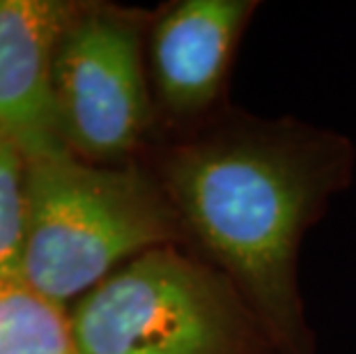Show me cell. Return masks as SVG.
<instances>
[{"instance_id":"obj_1","label":"cell","mask_w":356,"mask_h":354,"mask_svg":"<svg viewBox=\"0 0 356 354\" xmlns=\"http://www.w3.org/2000/svg\"><path fill=\"white\" fill-rule=\"evenodd\" d=\"M354 166L352 140L336 131L230 106L186 129L159 159L186 248L237 288L276 354H317L299 253L329 200L350 186Z\"/></svg>"},{"instance_id":"obj_2","label":"cell","mask_w":356,"mask_h":354,"mask_svg":"<svg viewBox=\"0 0 356 354\" xmlns=\"http://www.w3.org/2000/svg\"><path fill=\"white\" fill-rule=\"evenodd\" d=\"M21 281L65 306L159 246H186V232L156 172L140 163H88L60 152L26 166Z\"/></svg>"},{"instance_id":"obj_3","label":"cell","mask_w":356,"mask_h":354,"mask_svg":"<svg viewBox=\"0 0 356 354\" xmlns=\"http://www.w3.org/2000/svg\"><path fill=\"white\" fill-rule=\"evenodd\" d=\"M70 318L79 354H276L237 288L177 244L122 265Z\"/></svg>"},{"instance_id":"obj_4","label":"cell","mask_w":356,"mask_h":354,"mask_svg":"<svg viewBox=\"0 0 356 354\" xmlns=\"http://www.w3.org/2000/svg\"><path fill=\"white\" fill-rule=\"evenodd\" d=\"M149 17L79 3L53 60V97L67 150L88 163L131 161L152 124L145 63Z\"/></svg>"},{"instance_id":"obj_5","label":"cell","mask_w":356,"mask_h":354,"mask_svg":"<svg viewBox=\"0 0 356 354\" xmlns=\"http://www.w3.org/2000/svg\"><path fill=\"white\" fill-rule=\"evenodd\" d=\"M255 10V0H177L149 17V88L181 131L228 108L232 65Z\"/></svg>"},{"instance_id":"obj_6","label":"cell","mask_w":356,"mask_h":354,"mask_svg":"<svg viewBox=\"0 0 356 354\" xmlns=\"http://www.w3.org/2000/svg\"><path fill=\"white\" fill-rule=\"evenodd\" d=\"M79 3L0 0V136L26 161L70 152L60 136L53 60Z\"/></svg>"},{"instance_id":"obj_7","label":"cell","mask_w":356,"mask_h":354,"mask_svg":"<svg viewBox=\"0 0 356 354\" xmlns=\"http://www.w3.org/2000/svg\"><path fill=\"white\" fill-rule=\"evenodd\" d=\"M0 354H79L67 308L21 278H0Z\"/></svg>"},{"instance_id":"obj_8","label":"cell","mask_w":356,"mask_h":354,"mask_svg":"<svg viewBox=\"0 0 356 354\" xmlns=\"http://www.w3.org/2000/svg\"><path fill=\"white\" fill-rule=\"evenodd\" d=\"M26 156L0 136V278H21L26 244Z\"/></svg>"}]
</instances>
